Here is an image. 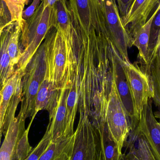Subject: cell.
<instances>
[{
    "label": "cell",
    "instance_id": "cell-4",
    "mask_svg": "<svg viewBox=\"0 0 160 160\" xmlns=\"http://www.w3.org/2000/svg\"><path fill=\"white\" fill-rule=\"evenodd\" d=\"M106 127L109 137L115 144L119 154L123 155L122 150L132 128L119 97L113 73L107 103Z\"/></svg>",
    "mask_w": 160,
    "mask_h": 160
},
{
    "label": "cell",
    "instance_id": "cell-7",
    "mask_svg": "<svg viewBox=\"0 0 160 160\" xmlns=\"http://www.w3.org/2000/svg\"><path fill=\"white\" fill-rule=\"evenodd\" d=\"M68 160H100L98 134L91 122L79 120Z\"/></svg>",
    "mask_w": 160,
    "mask_h": 160
},
{
    "label": "cell",
    "instance_id": "cell-9",
    "mask_svg": "<svg viewBox=\"0 0 160 160\" xmlns=\"http://www.w3.org/2000/svg\"><path fill=\"white\" fill-rule=\"evenodd\" d=\"M79 64L76 56L67 60L66 74L68 82V90L66 101L67 133L68 137L74 135V124L78 104Z\"/></svg>",
    "mask_w": 160,
    "mask_h": 160
},
{
    "label": "cell",
    "instance_id": "cell-11",
    "mask_svg": "<svg viewBox=\"0 0 160 160\" xmlns=\"http://www.w3.org/2000/svg\"><path fill=\"white\" fill-rule=\"evenodd\" d=\"M68 90V79L65 74L59 89L56 104L49 113V123L47 129L50 132L52 142L69 138L67 133L66 125V101Z\"/></svg>",
    "mask_w": 160,
    "mask_h": 160
},
{
    "label": "cell",
    "instance_id": "cell-25",
    "mask_svg": "<svg viewBox=\"0 0 160 160\" xmlns=\"http://www.w3.org/2000/svg\"><path fill=\"white\" fill-rule=\"evenodd\" d=\"M41 0H33L32 3L22 13V19L24 20L28 19L34 13L36 9L40 4Z\"/></svg>",
    "mask_w": 160,
    "mask_h": 160
},
{
    "label": "cell",
    "instance_id": "cell-23",
    "mask_svg": "<svg viewBox=\"0 0 160 160\" xmlns=\"http://www.w3.org/2000/svg\"><path fill=\"white\" fill-rule=\"evenodd\" d=\"M8 8L4 0H0V25L5 26L12 22Z\"/></svg>",
    "mask_w": 160,
    "mask_h": 160
},
{
    "label": "cell",
    "instance_id": "cell-16",
    "mask_svg": "<svg viewBox=\"0 0 160 160\" xmlns=\"http://www.w3.org/2000/svg\"><path fill=\"white\" fill-rule=\"evenodd\" d=\"M12 22L0 33V90L16 71L15 66L12 64L8 52V45Z\"/></svg>",
    "mask_w": 160,
    "mask_h": 160
},
{
    "label": "cell",
    "instance_id": "cell-2",
    "mask_svg": "<svg viewBox=\"0 0 160 160\" xmlns=\"http://www.w3.org/2000/svg\"><path fill=\"white\" fill-rule=\"evenodd\" d=\"M47 54L45 41L41 44L22 74L21 105L18 116L25 119L34 116L35 101L40 85L47 70Z\"/></svg>",
    "mask_w": 160,
    "mask_h": 160
},
{
    "label": "cell",
    "instance_id": "cell-22",
    "mask_svg": "<svg viewBox=\"0 0 160 160\" xmlns=\"http://www.w3.org/2000/svg\"><path fill=\"white\" fill-rule=\"evenodd\" d=\"M51 140L50 132L47 129L45 134L38 144L33 149L29 156L24 160H38L49 145Z\"/></svg>",
    "mask_w": 160,
    "mask_h": 160
},
{
    "label": "cell",
    "instance_id": "cell-14",
    "mask_svg": "<svg viewBox=\"0 0 160 160\" xmlns=\"http://www.w3.org/2000/svg\"><path fill=\"white\" fill-rule=\"evenodd\" d=\"M124 147L128 151L127 154H123L125 160H157L137 126L131 131Z\"/></svg>",
    "mask_w": 160,
    "mask_h": 160
},
{
    "label": "cell",
    "instance_id": "cell-26",
    "mask_svg": "<svg viewBox=\"0 0 160 160\" xmlns=\"http://www.w3.org/2000/svg\"><path fill=\"white\" fill-rule=\"evenodd\" d=\"M60 0H41V2H43L44 6L50 7H53Z\"/></svg>",
    "mask_w": 160,
    "mask_h": 160
},
{
    "label": "cell",
    "instance_id": "cell-21",
    "mask_svg": "<svg viewBox=\"0 0 160 160\" xmlns=\"http://www.w3.org/2000/svg\"><path fill=\"white\" fill-rule=\"evenodd\" d=\"M29 0H4L6 4L11 17V21L21 23L23 20L22 13L25 6Z\"/></svg>",
    "mask_w": 160,
    "mask_h": 160
},
{
    "label": "cell",
    "instance_id": "cell-8",
    "mask_svg": "<svg viewBox=\"0 0 160 160\" xmlns=\"http://www.w3.org/2000/svg\"><path fill=\"white\" fill-rule=\"evenodd\" d=\"M129 85L135 110L140 119L143 108L148 100L153 97L151 83L148 75L136 63L121 60Z\"/></svg>",
    "mask_w": 160,
    "mask_h": 160
},
{
    "label": "cell",
    "instance_id": "cell-31",
    "mask_svg": "<svg viewBox=\"0 0 160 160\" xmlns=\"http://www.w3.org/2000/svg\"><path fill=\"white\" fill-rule=\"evenodd\" d=\"M160 46V35L159 38L158 40V48H159Z\"/></svg>",
    "mask_w": 160,
    "mask_h": 160
},
{
    "label": "cell",
    "instance_id": "cell-5",
    "mask_svg": "<svg viewBox=\"0 0 160 160\" xmlns=\"http://www.w3.org/2000/svg\"><path fill=\"white\" fill-rule=\"evenodd\" d=\"M33 120H31L25 129V119L15 117L8 126L0 147V160H24L32 151L28 134Z\"/></svg>",
    "mask_w": 160,
    "mask_h": 160
},
{
    "label": "cell",
    "instance_id": "cell-15",
    "mask_svg": "<svg viewBox=\"0 0 160 160\" xmlns=\"http://www.w3.org/2000/svg\"><path fill=\"white\" fill-rule=\"evenodd\" d=\"M160 9V8L157 7L155 12L145 24L130 35L132 40V46L136 47L139 51L138 58L142 65L141 68L143 70H144L148 63V44L151 25L154 18Z\"/></svg>",
    "mask_w": 160,
    "mask_h": 160
},
{
    "label": "cell",
    "instance_id": "cell-18",
    "mask_svg": "<svg viewBox=\"0 0 160 160\" xmlns=\"http://www.w3.org/2000/svg\"><path fill=\"white\" fill-rule=\"evenodd\" d=\"M145 73L148 76L151 83L154 103L160 111V46Z\"/></svg>",
    "mask_w": 160,
    "mask_h": 160
},
{
    "label": "cell",
    "instance_id": "cell-13",
    "mask_svg": "<svg viewBox=\"0 0 160 160\" xmlns=\"http://www.w3.org/2000/svg\"><path fill=\"white\" fill-rule=\"evenodd\" d=\"M160 0H135L122 22L130 35L135 32L148 20L153 9Z\"/></svg>",
    "mask_w": 160,
    "mask_h": 160
},
{
    "label": "cell",
    "instance_id": "cell-29",
    "mask_svg": "<svg viewBox=\"0 0 160 160\" xmlns=\"http://www.w3.org/2000/svg\"><path fill=\"white\" fill-rule=\"evenodd\" d=\"M154 115L156 118H158L159 119V122L160 123V111H158V112H155L154 113Z\"/></svg>",
    "mask_w": 160,
    "mask_h": 160
},
{
    "label": "cell",
    "instance_id": "cell-20",
    "mask_svg": "<svg viewBox=\"0 0 160 160\" xmlns=\"http://www.w3.org/2000/svg\"><path fill=\"white\" fill-rule=\"evenodd\" d=\"M74 135L67 139L51 142L49 146L38 160H55L72 149Z\"/></svg>",
    "mask_w": 160,
    "mask_h": 160
},
{
    "label": "cell",
    "instance_id": "cell-28",
    "mask_svg": "<svg viewBox=\"0 0 160 160\" xmlns=\"http://www.w3.org/2000/svg\"><path fill=\"white\" fill-rule=\"evenodd\" d=\"M71 152V151H70ZM70 152L69 153H66L64 154H62V156H60L59 158H57L55 160H68V157H69V154H70Z\"/></svg>",
    "mask_w": 160,
    "mask_h": 160
},
{
    "label": "cell",
    "instance_id": "cell-12",
    "mask_svg": "<svg viewBox=\"0 0 160 160\" xmlns=\"http://www.w3.org/2000/svg\"><path fill=\"white\" fill-rule=\"evenodd\" d=\"M137 126L149 144L156 159L160 160V123L154 115L151 99L144 106Z\"/></svg>",
    "mask_w": 160,
    "mask_h": 160
},
{
    "label": "cell",
    "instance_id": "cell-3",
    "mask_svg": "<svg viewBox=\"0 0 160 160\" xmlns=\"http://www.w3.org/2000/svg\"><path fill=\"white\" fill-rule=\"evenodd\" d=\"M100 15L104 31L121 59L130 62L128 49L132 47L131 37L122 22L117 0H98Z\"/></svg>",
    "mask_w": 160,
    "mask_h": 160
},
{
    "label": "cell",
    "instance_id": "cell-27",
    "mask_svg": "<svg viewBox=\"0 0 160 160\" xmlns=\"http://www.w3.org/2000/svg\"><path fill=\"white\" fill-rule=\"evenodd\" d=\"M2 95L1 93V90H0V146H1V141H2V135L3 134V130L2 124V119H1V102H2Z\"/></svg>",
    "mask_w": 160,
    "mask_h": 160
},
{
    "label": "cell",
    "instance_id": "cell-6",
    "mask_svg": "<svg viewBox=\"0 0 160 160\" xmlns=\"http://www.w3.org/2000/svg\"><path fill=\"white\" fill-rule=\"evenodd\" d=\"M68 4L77 34H89L95 29L97 33L107 36L100 15L98 0H68Z\"/></svg>",
    "mask_w": 160,
    "mask_h": 160
},
{
    "label": "cell",
    "instance_id": "cell-19",
    "mask_svg": "<svg viewBox=\"0 0 160 160\" xmlns=\"http://www.w3.org/2000/svg\"><path fill=\"white\" fill-rule=\"evenodd\" d=\"M21 28L18 22H13L8 45V52L12 64L17 66L20 59L22 50L20 45Z\"/></svg>",
    "mask_w": 160,
    "mask_h": 160
},
{
    "label": "cell",
    "instance_id": "cell-32",
    "mask_svg": "<svg viewBox=\"0 0 160 160\" xmlns=\"http://www.w3.org/2000/svg\"><path fill=\"white\" fill-rule=\"evenodd\" d=\"M122 160H125V159H124V155H123V158H122Z\"/></svg>",
    "mask_w": 160,
    "mask_h": 160
},
{
    "label": "cell",
    "instance_id": "cell-30",
    "mask_svg": "<svg viewBox=\"0 0 160 160\" xmlns=\"http://www.w3.org/2000/svg\"><path fill=\"white\" fill-rule=\"evenodd\" d=\"M8 25H5V26H1V25H0V33H1V32L3 31V30L6 27H7Z\"/></svg>",
    "mask_w": 160,
    "mask_h": 160
},
{
    "label": "cell",
    "instance_id": "cell-10",
    "mask_svg": "<svg viewBox=\"0 0 160 160\" xmlns=\"http://www.w3.org/2000/svg\"><path fill=\"white\" fill-rule=\"evenodd\" d=\"M121 60L122 59L119 53L115 47H114L112 55L113 73L119 97L127 114L130 119L132 128L133 130L138 125L139 118Z\"/></svg>",
    "mask_w": 160,
    "mask_h": 160
},
{
    "label": "cell",
    "instance_id": "cell-17",
    "mask_svg": "<svg viewBox=\"0 0 160 160\" xmlns=\"http://www.w3.org/2000/svg\"><path fill=\"white\" fill-rule=\"evenodd\" d=\"M100 146V160H122L115 143L108 135L105 127L97 129Z\"/></svg>",
    "mask_w": 160,
    "mask_h": 160
},
{
    "label": "cell",
    "instance_id": "cell-1",
    "mask_svg": "<svg viewBox=\"0 0 160 160\" xmlns=\"http://www.w3.org/2000/svg\"><path fill=\"white\" fill-rule=\"evenodd\" d=\"M53 7H45L41 2L34 13L21 23L22 53L16 71L22 75L27 65L52 28Z\"/></svg>",
    "mask_w": 160,
    "mask_h": 160
},
{
    "label": "cell",
    "instance_id": "cell-24",
    "mask_svg": "<svg viewBox=\"0 0 160 160\" xmlns=\"http://www.w3.org/2000/svg\"><path fill=\"white\" fill-rule=\"evenodd\" d=\"M134 1L135 0H117L118 10L122 21L127 16Z\"/></svg>",
    "mask_w": 160,
    "mask_h": 160
}]
</instances>
